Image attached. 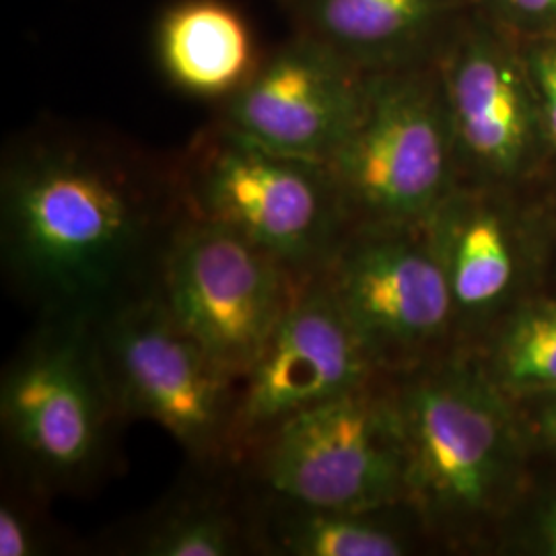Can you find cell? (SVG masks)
Instances as JSON below:
<instances>
[{
    "instance_id": "6da1fadb",
    "label": "cell",
    "mask_w": 556,
    "mask_h": 556,
    "mask_svg": "<svg viewBox=\"0 0 556 556\" xmlns=\"http://www.w3.org/2000/svg\"><path fill=\"white\" fill-rule=\"evenodd\" d=\"M186 219L176 157L64 126L4 151L0 264L36 319L98 321L151 295Z\"/></svg>"
},
{
    "instance_id": "7a4b0ae2",
    "label": "cell",
    "mask_w": 556,
    "mask_h": 556,
    "mask_svg": "<svg viewBox=\"0 0 556 556\" xmlns=\"http://www.w3.org/2000/svg\"><path fill=\"white\" fill-rule=\"evenodd\" d=\"M406 503L431 544L478 548L528 495L534 456L516 402L459 349L392 378Z\"/></svg>"
},
{
    "instance_id": "3957f363",
    "label": "cell",
    "mask_w": 556,
    "mask_h": 556,
    "mask_svg": "<svg viewBox=\"0 0 556 556\" xmlns=\"http://www.w3.org/2000/svg\"><path fill=\"white\" fill-rule=\"evenodd\" d=\"M124 422L93 321L36 319L0 381L4 470L46 497L87 493L114 466Z\"/></svg>"
},
{
    "instance_id": "277c9868",
    "label": "cell",
    "mask_w": 556,
    "mask_h": 556,
    "mask_svg": "<svg viewBox=\"0 0 556 556\" xmlns=\"http://www.w3.org/2000/svg\"><path fill=\"white\" fill-rule=\"evenodd\" d=\"M176 165L188 217L238 231L299 278L314 277L351 229L326 163L275 151L219 118Z\"/></svg>"
},
{
    "instance_id": "5b68a950",
    "label": "cell",
    "mask_w": 556,
    "mask_h": 556,
    "mask_svg": "<svg viewBox=\"0 0 556 556\" xmlns=\"http://www.w3.org/2000/svg\"><path fill=\"white\" fill-rule=\"evenodd\" d=\"M326 167L351 227L431 219L459 186L438 59L367 73L357 119Z\"/></svg>"
},
{
    "instance_id": "8992f818",
    "label": "cell",
    "mask_w": 556,
    "mask_h": 556,
    "mask_svg": "<svg viewBox=\"0 0 556 556\" xmlns=\"http://www.w3.org/2000/svg\"><path fill=\"white\" fill-rule=\"evenodd\" d=\"M316 277L386 378L462 349L456 305L427 223L355 225Z\"/></svg>"
},
{
    "instance_id": "52a82bcc",
    "label": "cell",
    "mask_w": 556,
    "mask_h": 556,
    "mask_svg": "<svg viewBox=\"0 0 556 556\" xmlns=\"http://www.w3.org/2000/svg\"><path fill=\"white\" fill-rule=\"evenodd\" d=\"M101 361L119 410L160 425L194 470L236 466L239 379L188 337L157 293L93 321Z\"/></svg>"
},
{
    "instance_id": "ba28073f",
    "label": "cell",
    "mask_w": 556,
    "mask_h": 556,
    "mask_svg": "<svg viewBox=\"0 0 556 556\" xmlns=\"http://www.w3.org/2000/svg\"><path fill=\"white\" fill-rule=\"evenodd\" d=\"M260 491L307 505L383 509L406 503L392 378L278 425L238 466Z\"/></svg>"
},
{
    "instance_id": "9c48e42d",
    "label": "cell",
    "mask_w": 556,
    "mask_h": 556,
    "mask_svg": "<svg viewBox=\"0 0 556 556\" xmlns=\"http://www.w3.org/2000/svg\"><path fill=\"white\" fill-rule=\"evenodd\" d=\"M530 186L459 184L427 220L462 349H475L521 301L553 282V199L532 197Z\"/></svg>"
},
{
    "instance_id": "30bf717a",
    "label": "cell",
    "mask_w": 556,
    "mask_h": 556,
    "mask_svg": "<svg viewBox=\"0 0 556 556\" xmlns=\"http://www.w3.org/2000/svg\"><path fill=\"white\" fill-rule=\"evenodd\" d=\"M301 280L238 231L188 217L167 248L155 293L181 330L241 379Z\"/></svg>"
},
{
    "instance_id": "8fae6325",
    "label": "cell",
    "mask_w": 556,
    "mask_h": 556,
    "mask_svg": "<svg viewBox=\"0 0 556 556\" xmlns=\"http://www.w3.org/2000/svg\"><path fill=\"white\" fill-rule=\"evenodd\" d=\"M438 68L459 184L530 186L551 169L536 93L516 34L477 9L441 48Z\"/></svg>"
},
{
    "instance_id": "7c38bea8",
    "label": "cell",
    "mask_w": 556,
    "mask_h": 556,
    "mask_svg": "<svg viewBox=\"0 0 556 556\" xmlns=\"http://www.w3.org/2000/svg\"><path fill=\"white\" fill-rule=\"evenodd\" d=\"M383 378L318 277L303 278L239 379L236 466L285 420Z\"/></svg>"
},
{
    "instance_id": "4fadbf2b",
    "label": "cell",
    "mask_w": 556,
    "mask_h": 556,
    "mask_svg": "<svg viewBox=\"0 0 556 556\" xmlns=\"http://www.w3.org/2000/svg\"><path fill=\"white\" fill-rule=\"evenodd\" d=\"M365 85L367 73L295 31L262 56L215 118L275 151L326 163L351 132Z\"/></svg>"
},
{
    "instance_id": "5bb4252c",
    "label": "cell",
    "mask_w": 556,
    "mask_h": 556,
    "mask_svg": "<svg viewBox=\"0 0 556 556\" xmlns=\"http://www.w3.org/2000/svg\"><path fill=\"white\" fill-rule=\"evenodd\" d=\"M295 31L363 73L435 60L477 0H285Z\"/></svg>"
},
{
    "instance_id": "9a60e30c",
    "label": "cell",
    "mask_w": 556,
    "mask_h": 556,
    "mask_svg": "<svg viewBox=\"0 0 556 556\" xmlns=\"http://www.w3.org/2000/svg\"><path fill=\"white\" fill-rule=\"evenodd\" d=\"M250 486L258 555L406 556L417 551L420 540H427L408 505L337 509L277 497L254 484Z\"/></svg>"
},
{
    "instance_id": "2e32d148",
    "label": "cell",
    "mask_w": 556,
    "mask_h": 556,
    "mask_svg": "<svg viewBox=\"0 0 556 556\" xmlns=\"http://www.w3.org/2000/svg\"><path fill=\"white\" fill-rule=\"evenodd\" d=\"M165 498L122 544L137 556L258 555L254 493L239 468L202 472Z\"/></svg>"
},
{
    "instance_id": "e0dca14e",
    "label": "cell",
    "mask_w": 556,
    "mask_h": 556,
    "mask_svg": "<svg viewBox=\"0 0 556 556\" xmlns=\"http://www.w3.org/2000/svg\"><path fill=\"white\" fill-rule=\"evenodd\" d=\"M155 50L161 73L190 98L229 100L262 56L248 20L227 0H178L161 15Z\"/></svg>"
},
{
    "instance_id": "ac0fdd59",
    "label": "cell",
    "mask_w": 556,
    "mask_h": 556,
    "mask_svg": "<svg viewBox=\"0 0 556 556\" xmlns=\"http://www.w3.org/2000/svg\"><path fill=\"white\" fill-rule=\"evenodd\" d=\"M468 351L514 402L556 396V287L521 301Z\"/></svg>"
},
{
    "instance_id": "d6986e66",
    "label": "cell",
    "mask_w": 556,
    "mask_h": 556,
    "mask_svg": "<svg viewBox=\"0 0 556 556\" xmlns=\"http://www.w3.org/2000/svg\"><path fill=\"white\" fill-rule=\"evenodd\" d=\"M0 498V556H40L50 553L56 532L46 505L50 497L9 475Z\"/></svg>"
},
{
    "instance_id": "ffe728a7",
    "label": "cell",
    "mask_w": 556,
    "mask_h": 556,
    "mask_svg": "<svg viewBox=\"0 0 556 556\" xmlns=\"http://www.w3.org/2000/svg\"><path fill=\"white\" fill-rule=\"evenodd\" d=\"M521 40V38H519ZM526 68L536 93L551 169L556 167V36L521 40Z\"/></svg>"
},
{
    "instance_id": "44dd1931",
    "label": "cell",
    "mask_w": 556,
    "mask_h": 556,
    "mask_svg": "<svg viewBox=\"0 0 556 556\" xmlns=\"http://www.w3.org/2000/svg\"><path fill=\"white\" fill-rule=\"evenodd\" d=\"M477 9L521 40L556 36V0H477Z\"/></svg>"
},
{
    "instance_id": "7402d4cb",
    "label": "cell",
    "mask_w": 556,
    "mask_h": 556,
    "mask_svg": "<svg viewBox=\"0 0 556 556\" xmlns=\"http://www.w3.org/2000/svg\"><path fill=\"white\" fill-rule=\"evenodd\" d=\"M534 454L556 457V396L516 402Z\"/></svg>"
},
{
    "instance_id": "603a6c76",
    "label": "cell",
    "mask_w": 556,
    "mask_h": 556,
    "mask_svg": "<svg viewBox=\"0 0 556 556\" xmlns=\"http://www.w3.org/2000/svg\"><path fill=\"white\" fill-rule=\"evenodd\" d=\"M521 546L540 556H556V491H548L530 507Z\"/></svg>"
},
{
    "instance_id": "cb8c5ba5",
    "label": "cell",
    "mask_w": 556,
    "mask_h": 556,
    "mask_svg": "<svg viewBox=\"0 0 556 556\" xmlns=\"http://www.w3.org/2000/svg\"><path fill=\"white\" fill-rule=\"evenodd\" d=\"M553 215H555V260H553V282L551 287H556V199L553 197Z\"/></svg>"
}]
</instances>
